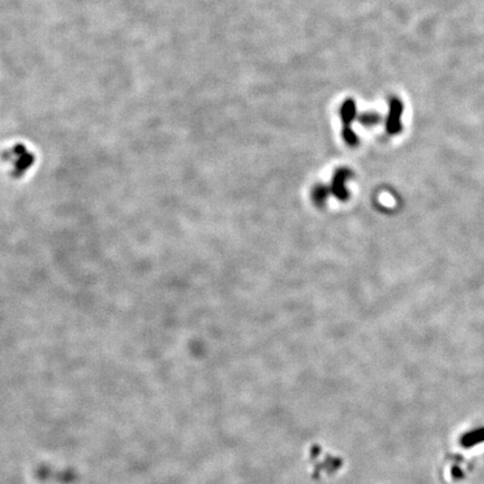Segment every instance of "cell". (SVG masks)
Listing matches in <instances>:
<instances>
[{"label":"cell","instance_id":"cell-4","mask_svg":"<svg viewBox=\"0 0 484 484\" xmlns=\"http://www.w3.org/2000/svg\"><path fill=\"white\" fill-rule=\"evenodd\" d=\"M330 192H331L330 188L325 186V185H322V184L315 185L312 189V194H310V196H312V201L315 203V205L318 206V207L324 206V204H325L326 201H327V197H328V194H330Z\"/></svg>","mask_w":484,"mask_h":484},{"label":"cell","instance_id":"cell-1","mask_svg":"<svg viewBox=\"0 0 484 484\" xmlns=\"http://www.w3.org/2000/svg\"><path fill=\"white\" fill-rule=\"evenodd\" d=\"M2 159L8 166L9 174L15 179H20L32 170L36 157L26 145L16 144L5 151Z\"/></svg>","mask_w":484,"mask_h":484},{"label":"cell","instance_id":"cell-3","mask_svg":"<svg viewBox=\"0 0 484 484\" xmlns=\"http://www.w3.org/2000/svg\"><path fill=\"white\" fill-rule=\"evenodd\" d=\"M403 112V106L398 100H395L392 102L390 116L388 118L387 122V130L391 135H396L401 130V122H400V116Z\"/></svg>","mask_w":484,"mask_h":484},{"label":"cell","instance_id":"cell-2","mask_svg":"<svg viewBox=\"0 0 484 484\" xmlns=\"http://www.w3.org/2000/svg\"><path fill=\"white\" fill-rule=\"evenodd\" d=\"M351 175L352 172L348 168H339L333 175L330 191L339 201H347L349 198V192L345 187V182L348 181L349 177H351Z\"/></svg>","mask_w":484,"mask_h":484}]
</instances>
